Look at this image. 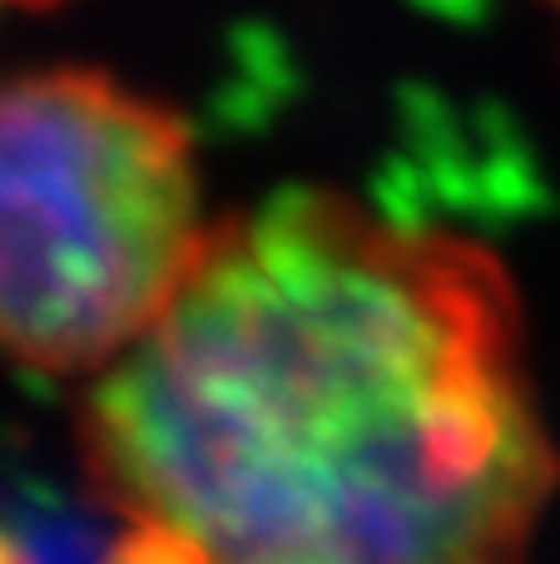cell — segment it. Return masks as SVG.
I'll return each mask as SVG.
<instances>
[{
    "label": "cell",
    "mask_w": 560,
    "mask_h": 564,
    "mask_svg": "<svg viewBox=\"0 0 560 564\" xmlns=\"http://www.w3.org/2000/svg\"><path fill=\"white\" fill-rule=\"evenodd\" d=\"M79 446L204 564H526L560 486L511 273L333 188L214 224Z\"/></svg>",
    "instance_id": "6da1fadb"
},
{
    "label": "cell",
    "mask_w": 560,
    "mask_h": 564,
    "mask_svg": "<svg viewBox=\"0 0 560 564\" xmlns=\"http://www.w3.org/2000/svg\"><path fill=\"white\" fill-rule=\"evenodd\" d=\"M541 6H546V10H551V15H556V20H560V0H541Z\"/></svg>",
    "instance_id": "277c9868"
},
{
    "label": "cell",
    "mask_w": 560,
    "mask_h": 564,
    "mask_svg": "<svg viewBox=\"0 0 560 564\" xmlns=\"http://www.w3.org/2000/svg\"><path fill=\"white\" fill-rule=\"evenodd\" d=\"M194 129L105 69L0 75V357L45 377L109 371L194 273Z\"/></svg>",
    "instance_id": "7a4b0ae2"
},
{
    "label": "cell",
    "mask_w": 560,
    "mask_h": 564,
    "mask_svg": "<svg viewBox=\"0 0 560 564\" xmlns=\"http://www.w3.org/2000/svg\"><path fill=\"white\" fill-rule=\"evenodd\" d=\"M45 6H60V0H0V15H10V10H45Z\"/></svg>",
    "instance_id": "3957f363"
}]
</instances>
